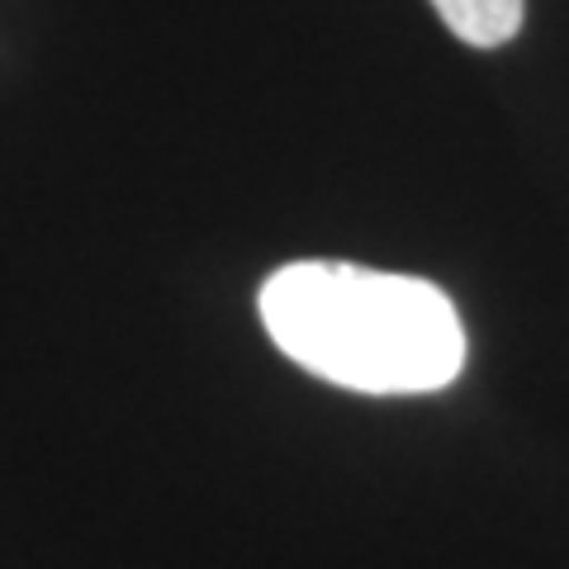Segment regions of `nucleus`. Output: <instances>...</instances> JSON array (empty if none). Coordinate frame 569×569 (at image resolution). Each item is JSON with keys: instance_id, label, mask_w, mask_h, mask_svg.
<instances>
[{"instance_id": "obj_1", "label": "nucleus", "mask_w": 569, "mask_h": 569, "mask_svg": "<svg viewBox=\"0 0 569 569\" xmlns=\"http://www.w3.org/2000/svg\"><path fill=\"white\" fill-rule=\"evenodd\" d=\"M257 309L295 366L356 395H432L466 370L456 305L418 276L290 261L261 284Z\"/></svg>"}, {"instance_id": "obj_2", "label": "nucleus", "mask_w": 569, "mask_h": 569, "mask_svg": "<svg viewBox=\"0 0 569 569\" xmlns=\"http://www.w3.org/2000/svg\"><path fill=\"white\" fill-rule=\"evenodd\" d=\"M432 10L470 48H503L508 39H518L527 14L522 0H432Z\"/></svg>"}]
</instances>
